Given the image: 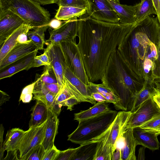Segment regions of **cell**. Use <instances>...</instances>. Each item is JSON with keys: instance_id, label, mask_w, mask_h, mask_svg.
<instances>
[{"instance_id": "obj_1", "label": "cell", "mask_w": 160, "mask_h": 160, "mask_svg": "<svg viewBox=\"0 0 160 160\" xmlns=\"http://www.w3.org/2000/svg\"><path fill=\"white\" fill-rule=\"evenodd\" d=\"M81 17L78 22L77 44L89 81L94 82L101 80L110 56L135 22L111 23L87 15Z\"/></svg>"}, {"instance_id": "obj_2", "label": "cell", "mask_w": 160, "mask_h": 160, "mask_svg": "<svg viewBox=\"0 0 160 160\" xmlns=\"http://www.w3.org/2000/svg\"><path fill=\"white\" fill-rule=\"evenodd\" d=\"M159 25L157 17L148 16L136 22L117 48L127 64L142 79H144L143 65L145 58L155 61L151 53L160 44Z\"/></svg>"}, {"instance_id": "obj_3", "label": "cell", "mask_w": 160, "mask_h": 160, "mask_svg": "<svg viewBox=\"0 0 160 160\" xmlns=\"http://www.w3.org/2000/svg\"><path fill=\"white\" fill-rule=\"evenodd\" d=\"M101 81L120 100L119 110L130 111L136 95L145 84L132 70L116 49L109 58Z\"/></svg>"}, {"instance_id": "obj_4", "label": "cell", "mask_w": 160, "mask_h": 160, "mask_svg": "<svg viewBox=\"0 0 160 160\" xmlns=\"http://www.w3.org/2000/svg\"><path fill=\"white\" fill-rule=\"evenodd\" d=\"M117 113V111L110 110L79 121L77 128L68 136V140L80 145L99 140L109 130Z\"/></svg>"}, {"instance_id": "obj_5", "label": "cell", "mask_w": 160, "mask_h": 160, "mask_svg": "<svg viewBox=\"0 0 160 160\" xmlns=\"http://www.w3.org/2000/svg\"><path fill=\"white\" fill-rule=\"evenodd\" d=\"M41 5L34 0H0V8L13 12L33 28L48 24L51 20L50 13Z\"/></svg>"}, {"instance_id": "obj_6", "label": "cell", "mask_w": 160, "mask_h": 160, "mask_svg": "<svg viewBox=\"0 0 160 160\" xmlns=\"http://www.w3.org/2000/svg\"><path fill=\"white\" fill-rule=\"evenodd\" d=\"M59 43L67 67L85 84L88 85L89 82V79L76 39Z\"/></svg>"}, {"instance_id": "obj_7", "label": "cell", "mask_w": 160, "mask_h": 160, "mask_svg": "<svg viewBox=\"0 0 160 160\" xmlns=\"http://www.w3.org/2000/svg\"><path fill=\"white\" fill-rule=\"evenodd\" d=\"M47 120L41 124L29 128L26 131L17 148L20 160H24L37 146L42 144Z\"/></svg>"}, {"instance_id": "obj_8", "label": "cell", "mask_w": 160, "mask_h": 160, "mask_svg": "<svg viewBox=\"0 0 160 160\" xmlns=\"http://www.w3.org/2000/svg\"><path fill=\"white\" fill-rule=\"evenodd\" d=\"M160 114V109L151 97L142 103L132 114L125 129L138 127L152 118Z\"/></svg>"}, {"instance_id": "obj_9", "label": "cell", "mask_w": 160, "mask_h": 160, "mask_svg": "<svg viewBox=\"0 0 160 160\" xmlns=\"http://www.w3.org/2000/svg\"><path fill=\"white\" fill-rule=\"evenodd\" d=\"M44 51L48 57L50 65L56 75L58 84L62 89L65 83L64 74L67 67L60 43L49 42Z\"/></svg>"}, {"instance_id": "obj_10", "label": "cell", "mask_w": 160, "mask_h": 160, "mask_svg": "<svg viewBox=\"0 0 160 160\" xmlns=\"http://www.w3.org/2000/svg\"><path fill=\"white\" fill-rule=\"evenodd\" d=\"M89 8L86 14L101 21L111 23L119 22V17L107 0H87Z\"/></svg>"}, {"instance_id": "obj_11", "label": "cell", "mask_w": 160, "mask_h": 160, "mask_svg": "<svg viewBox=\"0 0 160 160\" xmlns=\"http://www.w3.org/2000/svg\"><path fill=\"white\" fill-rule=\"evenodd\" d=\"M25 23L22 18L13 12L0 8V46L12 34Z\"/></svg>"}, {"instance_id": "obj_12", "label": "cell", "mask_w": 160, "mask_h": 160, "mask_svg": "<svg viewBox=\"0 0 160 160\" xmlns=\"http://www.w3.org/2000/svg\"><path fill=\"white\" fill-rule=\"evenodd\" d=\"M78 20L77 17L73 18L63 22L57 29L50 28L49 29L50 37L46 42L59 43L76 39L78 37Z\"/></svg>"}, {"instance_id": "obj_13", "label": "cell", "mask_w": 160, "mask_h": 160, "mask_svg": "<svg viewBox=\"0 0 160 160\" xmlns=\"http://www.w3.org/2000/svg\"><path fill=\"white\" fill-rule=\"evenodd\" d=\"M131 114L129 111H122L118 112L106 133L107 142L113 148L114 151L116 142L122 136Z\"/></svg>"}, {"instance_id": "obj_14", "label": "cell", "mask_w": 160, "mask_h": 160, "mask_svg": "<svg viewBox=\"0 0 160 160\" xmlns=\"http://www.w3.org/2000/svg\"><path fill=\"white\" fill-rule=\"evenodd\" d=\"M37 50H38L37 47L32 41L26 43H18L0 62V70Z\"/></svg>"}, {"instance_id": "obj_15", "label": "cell", "mask_w": 160, "mask_h": 160, "mask_svg": "<svg viewBox=\"0 0 160 160\" xmlns=\"http://www.w3.org/2000/svg\"><path fill=\"white\" fill-rule=\"evenodd\" d=\"M38 50L32 52L0 70V79L9 78L23 70L33 68L34 61Z\"/></svg>"}, {"instance_id": "obj_16", "label": "cell", "mask_w": 160, "mask_h": 160, "mask_svg": "<svg viewBox=\"0 0 160 160\" xmlns=\"http://www.w3.org/2000/svg\"><path fill=\"white\" fill-rule=\"evenodd\" d=\"M58 116L49 108V116L46 122L44 138L42 143L46 153L54 145V141L58 133L59 124Z\"/></svg>"}, {"instance_id": "obj_17", "label": "cell", "mask_w": 160, "mask_h": 160, "mask_svg": "<svg viewBox=\"0 0 160 160\" xmlns=\"http://www.w3.org/2000/svg\"><path fill=\"white\" fill-rule=\"evenodd\" d=\"M133 128V134L137 145H141L152 151L158 150L160 144L155 133L144 131L138 127Z\"/></svg>"}, {"instance_id": "obj_18", "label": "cell", "mask_w": 160, "mask_h": 160, "mask_svg": "<svg viewBox=\"0 0 160 160\" xmlns=\"http://www.w3.org/2000/svg\"><path fill=\"white\" fill-rule=\"evenodd\" d=\"M118 15L119 22L132 24L136 22L134 6L123 5L120 0H107Z\"/></svg>"}, {"instance_id": "obj_19", "label": "cell", "mask_w": 160, "mask_h": 160, "mask_svg": "<svg viewBox=\"0 0 160 160\" xmlns=\"http://www.w3.org/2000/svg\"><path fill=\"white\" fill-rule=\"evenodd\" d=\"M124 145L122 150V160H136L135 149L137 146L133 134V128L125 129L123 134Z\"/></svg>"}, {"instance_id": "obj_20", "label": "cell", "mask_w": 160, "mask_h": 160, "mask_svg": "<svg viewBox=\"0 0 160 160\" xmlns=\"http://www.w3.org/2000/svg\"><path fill=\"white\" fill-rule=\"evenodd\" d=\"M33 28L29 24H23L12 34L4 41L0 47V62L4 58L10 51L17 44L18 36L25 32H29Z\"/></svg>"}, {"instance_id": "obj_21", "label": "cell", "mask_w": 160, "mask_h": 160, "mask_svg": "<svg viewBox=\"0 0 160 160\" xmlns=\"http://www.w3.org/2000/svg\"><path fill=\"white\" fill-rule=\"evenodd\" d=\"M64 78L68 81L77 89L86 101V102L95 104L96 100L89 94L88 85L85 84L79 78L75 75L68 67L64 74Z\"/></svg>"}, {"instance_id": "obj_22", "label": "cell", "mask_w": 160, "mask_h": 160, "mask_svg": "<svg viewBox=\"0 0 160 160\" xmlns=\"http://www.w3.org/2000/svg\"><path fill=\"white\" fill-rule=\"evenodd\" d=\"M31 111L29 128L41 124L45 122L49 116V108L42 102L37 101Z\"/></svg>"}, {"instance_id": "obj_23", "label": "cell", "mask_w": 160, "mask_h": 160, "mask_svg": "<svg viewBox=\"0 0 160 160\" xmlns=\"http://www.w3.org/2000/svg\"><path fill=\"white\" fill-rule=\"evenodd\" d=\"M108 102H98L89 109L74 114V120L78 122L91 118L107 112L110 110Z\"/></svg>"}, {"instance_id": "obj_24", "label": "cell", "mask_w": 160, "mask_h": 160, "mask_svg": "<svg viewBox=\"0 0 160 160\" xmlns=\"http://www.w3.org/2000/svg\"><path fill=\"white\" fill-rule=\"evenodd\" d=\"M98 141L80 145L79 147L77 148L72 160H94L97 152Z\"/></svg>"}, {"instance_id": "obj_25", "label": "cell", "mask_w": 160, "mask_h": 160, "mask_svg": "<svg viewBox=\"0 0 160 160\" xmlns=\"http://www.w3.org/2000/svg\"><path fill=\"white\" fill-rule=\"evenodd\" d=\"M88 87L89 94L90 92L93 91L100 93L106 98L109 103H112L117 110H119L120 100L109 88L102 83L96 84L90 82L88 85Z\"/></svg>"}, {"instance_id": "obj_26", "label": "cell", "mask_w": 160, "mask_h": 160, "mask_svg": "<svg viewBox=\"0 0 160 160\" xmlns=\"http://www.w3.org/2000/svg\"><path fill=\"white\" fill-rule=\"evenodd\" d=\"M26 131L19 128L8 130L3 142V148L7 151L17 150L19 144Z\"/></svg>"}, {"instance_id": "obj_27", "label": "cell", "mask_w": 160, "mask_h": 160, "mask_svg": "<svg viewBox=\"0 0 160 160\" xmlns=\"http://www.w3.org/2000/svg\"><path fill=\"white\" fill-rule=\"evenodd\" d=\"M157 94L153 83L145 81L143 87L135 97L130 112L134 111L142 103Z\"/></svg>"}, {"instance_id": "obj_28", "label": "cell", "mask_w": 160, "mask_h": 160, "mask_svg": "<svg viewBox=\"0 0 160 160\" xmlns=\"http://www.w3.org/2000/svg\"><path fill=\"white\" fill-rule=\"evenodd\" d=\"M55 18L62 20H68L72 18L80 17L87 13V9L70 6H59Z\"/></svg>"}, {"instance_id": "obj_29", "label": "cell", "mask_w": 160, "mask_h": 160, "mask_svg": "<svg viewBox=\"0 0 160 160\" xmlns=\"http://www.w3.org/2000/svg\"><path fill=\"white\" fill-rule=\"evenodd\" d=\"M134 6L136 22L151 14L157 15V12L152 0H142L139 3Z\"/></svg>"}, {"instance_id": "obj_30", "label": "cell", "mask_w": 160, "mask_h": 160, "mask_svg": "<svg viewBox=\"0 0 160 160\" xmlns=\"http://www.w3.org/2000/svg\"><path fill=\"white\" fill-rule=\"evenodd\" d=\"M106 133L98 142L97 152L94 160H113L114 149L107 143Z\"/></svg>"}, {"instance_id": "obj_31", "label": "cell", "mask_w": 160, "mask_h": 160, "mask_svg": "<svg viewBox=\"0 0 160 160\" xmlns=\"http://www.w3.org/2000/svg\"><path fill=\"white\" fill-rule=\"evenodd\" d=\"M48 24L33 28L32 29L33 30H30L28 33L29 39L37 47L38 50L44 49V45L46 42L45 39V32L49 28Z\"/></svg>"}, {"instance_id": "obj_32", "label": "cell", "mask_w": 160, "mask_h": 160, "mask_svg": "<svg viewBox=\"0 0 160 160\" xmlns=\"http://www.w3.org/2000/svg\"><path fill=\"white\" fill-rule=\"evenodd\" d=\"M36 77L44 83H58L57 77L51 65H45L42 74Z\"/></svg>"}, {"instance_id": "obj_33", "label": "cell", "mask_w": 160, "mask_h": 160, "mask_svg": "<svg viewBox=\"0 0 160 160\" xmlns=\"http://www.w3.org/2000/svg\"><path fill=\"white\" fill-rule=\"evenodd\" d=\"M45 153L43 146L40 144L37 146L24 160H42Z\"/></svg>"}, {"instance_id": "obj_34", "label": "cell", "mask_w": 160, "mask_h": 160, "mask_svg": "<svg viewBox=\"0 0 160 160\" xmlns=\"http://www.w3.org/2000/svg\"><path fill=\"white\" fill-rule=\"evenodd\" d=\"M57 4L59 6H72L86 8L87 10L89 8L87 0H58Z\"/></svg>"}, {"instance_id": "obj_35", "label": "cell", "mask_w": 160, "mask_h": 160, "mask_svg": "<svg viewBox=\"0 0 160 160\" xmlns=\"http://www.w3.org/2000/svg\"><path fill=\"white\" fill-rule=\"evenodd\" d=\"M35 81L24 88L22 89L19 101L24 103H28L32 100V98L34 86L36 83Z\"/></svg>"}, {"instance_id": "obj_36", "label": "cell", "mask_w": 160, "mask_h": 160, "mask_svg": "<svg viewBox=\"0 0 160 160\" xmlns=\"http://www.w3.org/2000/svg\"><path fill=\"white\" fill-rule=\"evenodd\" d=\"M74 97L64 85L62 89L55 99V102L62 106L63 103L69 98Z\"/></svg>"}, {"instance_id": "obj_37", "label": "cell", "mask_w": 160, "mask_h": 160, "mask_svg": "<svg viewBox=\"0 0 160 160\" xmlns=\"http://www.w3.org/2000/svg\"><path fill=\"white\" fill-rule=\"evenodd\" d=\"M160 125V114L154 117L138 127L144 130L155 128Z\"/></svg>"}, {"instance_id": "obj_38", "label": "cell", "mask_w": 160, "mask_h": 160, "mask_svg": "<svg viewBox=\"0 0 160 160\" xmlns=\"http://www.w3.org/2000/svg\"><path fill=\"white\" fill-rule=\"evenodd\" d=\"M77 149V148H69L60 151L55 160H72Z\"/></svg>"}, {"instance_id": "obj_39", "label": "cell", "mask_w": 160, "mask_h": 160, "mask_svg": "<svg viewBox=\"0 0 160 160\" xmlns=\"http://www.w3.org/2000/svg\"><path fill=\"white\" fill-rule=\"evenodd\" d=\"M60 151L54 145L46 152L42 160H55Z\"/></svg>"}, {"instance_id": "obj_40", "label": "cell", "mask_w": 160, "mask_h": 160, "mask_svg": "<svg viewBox=\"0 0 160 160\" xmlns=\"http://www.w3.org/2000/svg\"><path fill=\"white\" fill-rule=\"evenodd\" d=\"M47 89L57 96L61 92L62 89L58 83H44Z\"/></svg>"}, {"instance_id": "obj_41", "label": "cell", "mask_w": 160, "mask_h": 160, "mask_svg": "<svg viewBox=\"0 0 160 160\" xmlns=\"http://www.w3.org/2000/svg\"><path fill=\"white\" fill-rule=\"evenodd\" d=\"M158 58L154 62L153 75L155 78H157L160 79V46L158 52Z\"/></svg>"}, {"instance_id": "obj_42", "label": "cell", "mask_w": 160, "mask_h": 160, "mask_svg": "<svg viewBox=\"0 0 160 160\" xmlns=\"http://www.w3.org/2000/svg\"><path fill=\"white\" fill-rule=\"evenodd\" d=\"M79 103L78 99L74 97H73L66 100L62 104V106H66L67 107V110L72 111L73 106Z\"/></svg>"}, {"instance_id": "obj_43", "label": "cell", "mask_w": 160, "mask_h": 160, "mask_svg": "<svg viewBox=\"0 0 160 160\" xmlns=\"http://www.w3.org/2000/svg\"><path fill=\"white\" fill-rule=\"evenodd\" d=\"M4 128L2 124L0 125V159L3 160L4 152L5 151L3 148V135Z\"/></svg>"}, {"instance_id": "obj_44", "label": "cell", "mask_w": 160, "mask_h": 160, "mask_svg": "<svg viewBox=\"0 0 160 160\" xmlns=\"http://www.w3.org/2000/svg\"><path fill=\"white\" fill-rule=\"evenodd\" d=\"M62 22H63L61 21V20L55 18L51 20L48 25L49 28L53 29H55L60 27Z\"/></svg>"}, {"instance_id": "obj_45", "label": "cell", "mask_w": 160, "mask_h": 160, "mask_svg": "<svg viewBox=\"0 0 160 160\" xmlns=\"http://www.w3.org/2000/svg\"><path fill=\"white\" fill-rule=\"evenodd\" d=\"M28 32H25L20 34L18 36L17 41L18 43H26L31 41L28 39Z\"/></svg>"}, {"instance_id": "obj_46", "label": "cell", "mask_w": 160, "mask_h": 160, "mask_svg": "<svg viewBox=\"0 0 160 160\" xmlns=\"http://www.w3.org/2000/svg\"><path fill=\"white\" fill-rule=\"evenodd\" d=\"M17 150L9 151L7 152V153L5 158L3 160L18 159Z\"/></svg>"}, {"instance_id": "obj_47", "label": "cell", "mask_w": 160, "mask_h": 160, "mask_svg": "<svg viewBox=\"0 0 160 160\" xmlns=\"http://www.w3.org/2000/svg\"><path fill=\"white\" fill-rule=\"evenodd\" d=\"M36 57L40 59L42 61L45 63L47 65H50L48 57L45 52L44 51L43 54L40 55L36 56Z\"/></svg>"}, {"instance_id": "obj_48", "label": "cell", "mask_w": 160, "mask_h": 160, "mask_svg": "<svg viewBox=\"0 0 160 160\" xmlns=\"http://www.w3.org/2000/svg\"><path fill=\"white\" fill-rule=\"evenodd\" d=\"M146 147L142 146L138 150V160H144L145 159V151Z\"/></svg>"}, {"instance_id": "obj_49", "label": "cell", "mask_w": 160, "mask_h": 160, "mask_svg": "<svg viewBox=\"0 0 160 160\" xmlns=\"http://www.w3.org/2000/svg\"><path fill=\"white\" fill-rule=\"evenodd\" d=\"M41 5H45L54 3H57L58 0H34Z\"/></svg>"}, {"instance_id": "obj_50", "label": "cell", "mask_w": 160, "mask_h": 160, "mask_svg": "<svg viewBox=\"0 0 160 160\" xmlns=\"http://www.w3.org/2000/svg\"><path fill=\"white\" fill-rule=\"evenodd\" d=\"M46 65V64L45 63L43 62L40 59L37 58L36 57L35 58L34 61L33 68L38 67L42 65L45 66Z\"/></svg>"}, {"instance_id": "obj_51", "label": "cell", "mask_w": 160, "mask_h": 160, "mask_svg": "<svg viewBox=\"0 0 160 160\" xmlns=\"http://www.w3.org/2000/svg\"><path fill=\"white\" fill-rule=\"evenodd\" d=\"M153 99L160 109V94H157L153 97Z\"/></svg>"}, {"instance_id": "obj_52", "label": "cell", "mask_w": 160, "mask_h": 160, "mask_svg": "<svg viewBox=\"0 0 160 160\" xmlns=\"http://www.w3.org/2000/svg\"><path fill=\"white\" fill-rule=\"evenodd\" d=\"M146 131L150 132L155 133L158 136L160 135V125L158 127L152 129L144 130Z\"/></svg>"}, {"instance_id": "obj_53", "label": "cell", "mask_w": 160, "mask_h": 160, "mask_svg": "<svg viewBox=\"0 0 160 160\" xmlns=\"http://www.w3.org/2000/svg\"><path fill=\"white\" fill-rule=\"evenodd\" d=\"M158 10L157 17L158 18L159 22L160 24V0H158Z\"/></svg>"}, {"instance_id": "obj_54", "label": "cell", "mask_w": 160, "mask_h": 160, "mask_svg": "<svg viewBox=\"0 0 160 160\" xmlns=\"http://www.w3.org/2000/svg\"><path fill=\"white\" fill-rule=\"evenodd\" d=\"M153 83L155 86H160V79L155 78L153 80Z\"/></svg>"}, {"instance_id": "obj_55", "label": "cell", "mask_w": 160, "mask_h": 160, "mask_svg": "<svg viewBox=\"0 0 160 160\" xmlns=\"http://www.w3.org/2000/svg\"><path fill=\"white\" fill-rule=\"evenodd\" d=\"M153 4H154L155 8L156 9V10L157 12H157H158V0H152Z\"/></svg>"}, {"instance_id": "obj_56", "label": "cell", "mask_w": 160, "mask_h": 160, "mask_svg": "<svg viewBox=\"0 0 160 160\" xmlns=\"http://www.w3.org/2000/svg\"><path fill=\"white\" fill-rule=\"evenodd\" d=\"M155 88L157 94H160V86H155Z\"/></svg>"}, {"instance_id": "obj_57", "label": "cell", "mask_w": 160, "mask_h": 160, "mask_svg": "<svg viewBox=\"0 0 160 160\" xmlns=\"http://www.w3.org/2000/svg\"><path fill=\"white\" fill-rule=\"evenodd\" d=\"M158 35L159 38V39L160 40V24L159 25V28H158Z\"/></svg>"}]
</instances>
